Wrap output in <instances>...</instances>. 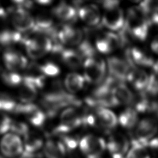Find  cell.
Returning a JSON list of instances; mask_svg holds the SVG:
<instances>
[{"mask_svg":"<svg viewBox=\"0 0 158 158\" xmlns=\"http://www.w3.org/2000/svg\"><path fill=\"white\" fill-rule=\"evenodd\" d=\"M130 143L127 138L121 133H114L110 136L106 143L111 158H124L128 152Z\"/></svg>","mask_w":158,"mask_h":158,"instance_id":"cell-15","label":"cell"},{"mask_svg":"<svg viewBox=\"0 0 158 158\" xmlns=\"http://www.w3.org/2000/svg\"><path fill=\"white\" fill-rule=\"evenodd\" d=\"M36 34L31 38H25L23 43L28 55L34 59L41 58L52 51L53 46L48 37L42 34Z\"/></svg>","mask_w":158,"mask_h":158,"instance_id":"cell-4","label":"cell"},{"mask_svg":"<svg viewBox=\"0 0 158 158\" xmlns=\"http://www.w3.org/2000/svg\"><path fill=\"white\" fill-rule=\"evenodd\" d=\"M13 120L4 114H0V135L7 133L11 129Z\"/></svg>","mask_w":158,"mask_h":158,"instance_id":"cell-35","label":"cell"},{"mask_svg":"<svg viewBox=\"0 0 158 158\" xmlns=\"http://www.w3.org/2000/svg\"><path fill=\"white\" fill-rule=\"evenodd\" d=\"M43 152L47 158H65L66 148L62 141L48 139L45 143Z\"/></svg>","mask_w":158,"mask_h":158,"instance_id":"cell-23","label":"cell"},{"mask_svg":"<svg viewBox=\"0 0 158 158\" xmlns=\"http://www.w3.org/2000/svg\"><path fill=\"white\" fill-rule=\"evenodd\" d=\"M152 70H154L155 72H157L158 73V62H156L154 66L152 68Z\"/></svg>","mask_w":158,"mask_h":158,"instance_id":"cell-41","label":"cell"},{"mask_svg":"<svg viewBox=\"0 0 158 158\" xmlns=\"http://www.w3.org/2000/svg\"><path fill=\"white\" fill-rule=\"evenodd\" d=\"M101 18L102 25L109 31L118 32L125 24V15L119 6L104 10Z\"/></svg>","mask_w":158,"mask_h":158,"instance_id":"cell-6","label":"cell"},{"mask_svg":"<svg viewBox=\"0 0 158 158\" xmlns=\"http://www.w3.org/2000/svg\"><path fill=\"white\" fill-rule=\"evenodd\" d=\"M101 5L104 10L111 9L113 7H115L117 6H119L120 2L118 1H103L101 2Z\"/></svg>","mask_w":158,"mask_h":158,"instance_id":"cell-37","label":"cell"},{"mask_svg":"<svg viewBox=\"0 0 158 158\" xmlns=\"http://www.w3.org/2000/svg\"><path fill=\"white\" fill-rule=\"evenodd\" d=\"M36 2L40 5L46 6V5L50 4L52 2V1H36Z\"/></svg>","mask_w":158,"mask_h":158,"instance_id":"cell-40","label":"cell"},{"mask_svg":"<svg viewBox=\"0 0 158 158\" xmlns=\"http://www.w3.org/2000/svg\"><path fill=\"white\" fill-rule=\"evenodd\" d=\"M13 2L15 4L16 7L27 10L33 6V3L30 1H14Z\"/></svg>","mask_w":158,"mask_h":158,"instance_id":"cell-36","label":"cell"},{"mask_svg":"<svg viewBox=\"0 0 158 158\" xmlns=\"http://www.w3.org/2000/svg\"><path fill=\"white\" fill-rule=\"evenodd\" d=\"M17 103L11 98L7 96H0V111L6 112H15Z\"/></svg>","mask_w":158,"mask_h":158,"instance_id":"cell-31","label":"cell"},{"mask_svg":"<svg viewBox=\"0 0 158 158\" xmlns=\"http://www.w3.org/2000/svg\"><path fill=\"white\" fill-rule=\"evenodd\" d=\"M1 152L6 157L14 158L23 152V144L20 137L12 133L5 134L0 141Z\"/></svg>","mask_w":158,"mask_h":158,"instance_id":"cell-11","label":"cell"},{"mask_svg":"<svg viewBox=\"0 0 158 158\" xmlns=\"http://www.w3.org/2000/svg\"><path fill=\"white\" fill-rule=\"evenodd\" d=\"M1 78L6 85L10 86H17L21 85L23 81V77L14 72L2 73Z\"/></svg>","mask_w":158,"mask_h":158,"instance_id":"cell-30","label":"cell"},{"mask_svg":"<svg viewBox=\"0 0 158 158\" xmlns=\"http://www.w3.org/2000/svg\"><path fill=\"white\" fill-rule=\"evenodd\" d=\"M158 131V121L153 117H146L139 121L136 127V139L144 146H148Z\"/></svg>","mask_w":158,"mask_h":158,"instance_id":"cell-8","label":"cell"},{"mask_svg":"<svg viewBox=\"0 0 158 158\" xmlns=\"http://www.w3.org/2000/svg\"><path fill=\"white\" fill-rule=\"evenodd\" d=\"M118 122L124 128L131 130L138 123V112L131 107L123 110L118 118Z\"/></svg>","mask_w":158,"mask_h":158,"instance_id":"cell-24","label":"cell"},{"mask_svg":"<svg viewBox=\"0 0 158 158\" xmlns=\"http://www.w3.org/2000/svg\"><path fill=\"white\" fill-rule=\"evenodd\" d=\"M62 142L64 144L66 150L73 151L74 150L79 144L80 141L75 136L64 135L62 136Z\"/></svg>","mask_w":158,"mask_h":158,"instance_id":"cell-34","label":"cell"},{"mask_svg":"<svg viewBox=\"0 0 158 158\" xmlns=\"http://www.w3.org/2000/svg\"><path fill=\"white\" fill-rule=\"evenodd\" d=\"M78 107H68L62 110L59 124L52 130L54 135L62 136L83 125L82 111Z\"/></svg>","mask_w":158,"mask_h":158,"instance_id":"cell-3","label":"cell"},{"mask_svg":"<svg viewBox=\"0 0 158 158\" xmlns=\"http://www.w3.org/2000/svg\"><path fill=\"white\" fill-rule=\"evenodd\" d=\"M125 56L126 60L132 67L152 68L156 64L149 54L136 46L127 48L125 51Z\"/></svg>","mask_w":158,"mask_h":158,"instance_id":"cell-13","label":"cell"},{"mask_svg":"<svg viewBox=\"0 0 158 158\" xmlns=\"http://www.w3.org/2000/svg\"><path fill=\"white\" fill-rule=\"evenodd\" d=\"M10 130L17 135H22L25 136L29 132L28 126L23 122L13 121L11 126Z\"/></svg>","mask_w":158,"mask_h":158,"instance_id":"cell-33","label":"cell"},{"mask_svg":"<svg viewBox=\"0 0 158 158\" xmlns=\"http://www.w3.org/2000/svg\"><path fill=\"white\" fill-rule=\"evenodd\" d=\"M83 67L85 81L90 84L99 85L106 77V63L98 54L85 59Z\"/></svg>","mask_w":158,"mask_h":158,"instance_id":"cell-2","label":"cell"},{"mask_svg":"<svg viewBox=\"0 0 158 158\" xmlns=\"http://www.w3.org/2000/svg\"><path fill=\"white\" fill-rule=\"evenodd\" d=\"M25 37L17 31L4 30L0 31V46L10 47L17 43L23 44Z\"/></svg>","mask_w":158,"mask_h":158,"instance_id":"cell-25","label":"cell"},{"mask_svg":"<svg viewBox=\"0 0 158 158\" xmlns=\"http://www.w3.org/2000/svg\"><path fill=\"white\" fill-rule=\"evenodd\" d=\"M52 14L60 20L67 23L74 22L78 16L77 10L74 6L62 2L55 6Z\"/></svg>","mask_w":158,"mask_h":158,"instance_id":"cell-19","label":"cell"},{"mask_svg":"<svg viewBox=\"0 0 158 158\" xmlns=\"http://www.w3.org/2000/svg\"><path fill=\"white\" fill-rule=\"evenodd\" d=\"M149 75L139 67H132L128 77V81L138 92L144 91L149 83Z\"/></svg>","mask_w":158,"mask_h":158,"instance_id":"cell-18","label":"cell"},{"mask_svg":"<svg viewBox=\"0 0 158 158\" xmlns=\"http://www.w3.org/2000/svg\"><path fill=\"white\" fill-rule=\"evenodd\" d=\"M85 81L83 75L78 73L72 72L69 73L65 77L64 86L68 93L73 94L79 92L83 88Z\"/></svg>","mask_w":158,"mask_h":158,"instance_id":"cell-22","label":"cell"},{"mask_svg":"<svg viewBox=\"0 0 158 158\" xmlns=\"http://www.w3.org/2000/svg\"><path fill=\"white\" fill-rule=\"evenodd\" d=\"M11 22L20 33L33 30L35 24V19L27 10L17 7L12 10Z\"/></svg>","mask_w":158,"mask_h":158,"instance_id":"cell-14","label":"cell"},{"mask_svg":"<svg viewBox=\"0 0 158 158\" xmlns=\"http://www.w3.org/2000/svg\"><path fill=\"white\" fill-rule=\"evenodd\" d=\"M41 70L45 76L55 77L60 73V69L56 64L49 62L40 65Z\"/></svg>","mask_w":158,"mask_h":158,"instance_id":"cell-32","label":"cell"},{"mask_svg":"<svg viewBox=\"0 0 158 158\" xmlns=\"http://www.w3.org/2000/svg\"><path fill=\"white\" fill-rule=\"evenodd\" d=\"M58 39L62 45L78 46L85 38V33L80 28L64 24L58 28Z\"/></svg>","mask_w":158,"mask_h":158,"instance_id":"cell-9","label":"cell"},{"mask_svg":"<svg viewBox=\"0 0 158 158\" xmlns=\"http://www.w3.org/2000/svg\"><path fill=\"white\" fill-rule=\"evenodd\" d=\"M27 117L30 123L36 127H43L48 118L45 112L41 110L40 109L32 112Z\"/></svg>","mask_w":158,"mask_h":158,"instance_id":"cell-29","label":"cell"},{"mask_svg":"<svg viewBox=\"0 0 158 158\" xmlns=\"http://www.w3.org/2000/svg\"><path fill=\"white\" fill-rule=\"evenodd\" d=\"M99 128L104 130H111L118 124V118L109 109L94 107Z\"/></svg>","mask_w":158,"mask_h":158,"instance_id":"cell-16","label":"cell"},{"mask_svg":"<svg viewBox=\"0 0 158 158\" xmlns=\"http://www.w3.org/2000/svg\"><path fill=\"white\" fill-rule=\"evenodd\" d=\"M83 2H75L78 7V16L85 24L89 27H96L101 21L102 16L99 7L94 4H81Z\"/></svg>","mask_w":158,"mask_h":158,"instance_id":"cell-12","label":"cell"},{"mask_svg":"<svg viewBox=\"0 0 158 158\" xmlns=\"http://www.w3.org/2000/svg\"><path fill=\"white\" fill-rule=\"evenodd\" d=\"M106 65L110 76L120 82L127 81L131 66L126 59L110 56L107 59Z\"/></svg>","mask_w":158,"mask_h":158,"instance_id":"cell-10","label":"cell"},{"mask_svg":"<svg viewBox=\"0 0 158 158\" xmlns=\"http://www.w3.org/2000/svg\"><path fill=\"white\" fill-rule=\"evenodd\" d=\"M79 147L86 158H101L106 148V143L102 138L88 135L80 139Z\"/></svg>","mask_w":158,"mask_h":158,"instance_id":"cell-5","label":"cell"},{"mask_svg":"<svg viewBox=\"0 0 158 158\" xmlns=\"http://www.w3.org/2000/svg\"><path fill=\"white\" fill-rule=\"evenodd\" d=\"M59 56L62 62L71 69H78L83 66L84 59L77 49L64 48Z\"/></svg>","mask_w":158,"mask_h":158,"instance_id":"cell-20","label":"cell"},{"mask_svg":"<svg viewBox=\"0 0 158 158\" xmlns=\"http://www.w3.org/2000/svg\"><path fill=\"white\" fill-rule=\"evenodd\" d=\"M3 61L7 69L14 72L25 69L28 64L24 56L12 49L7 50L4 53Z\"/></svg>","mask_w":158,"mask_h":158,"instance_id":"cell-17","label":"cell"},{"mask_svg":"<svg viewBox=\"0 0 158 158\" xmlns=\"http://www.w3.org/2000/svg\"><path fill=\"white\" fill-rule=\"evenodd\" d=\"M37 88L30 83L23 80L19 91V97L23 103H31L37 96Z\"/></svg>","mask_w":158,"mask_h":158,"instance_id":"cell-27","label":"cell"},{"mask_svg":"<svg viewBox=\"0 0 158 158\" xmlns=\"http://www.w3.org/2000/svg\"><path fill=\"white\" fill-rule=\"evenodd\" d=\"M150 23L142 9L138 6L131 7L125 15V28L133 39L139 41L146 40L149 30Z\"/></svg>","mask_w":158,"mask_h":158,"instance_id":"cell-1","label":"cell"},{"mask_svg":"<svg viewBox=\"0 0 158 158\" xmlns=\"http://www.w3.org/2000/svg\"><path fill=\"white\" fill-rule=\"evenodd\" d=\"M94 47L97 51L103 54H109L122 47L118 34L112 31H106L98 35L95 40Z\"/></svg>","mask_w":158,"mask_h":158,"instance_id":"cell-7","label":"cell"},{"mask_svg":"<svg viewBox=\"0 0 158 158\" xmlns=\"http://www.w3.org/2000/svg\"><path fill=\"white\" fill-rule=\"evenodd\" d=\"M151 48L152 51L158 55V35L154 37L151 43Z\"/></svg>","mask_w":158,"mask_h":158,"instance_id":"cell-39","label":"cell"},{"mask_svg":"<svg viewBox=\"0 0 158 158\" xmlns=\"http://www.w3.org/2000/svg\"><path fill=\"white\" fill-rule=\"evenodd\" d=\"M112 94L118 104L131 105L134 94L124 83L118 81L112 89Z\"/></svg>","mask_w":158,"mask_h":158,"instance_id":"cell-21","label":"cell"},{"mask_svg":"<svg viewBox=\"0 0 158 158\" xmlns=\"http://www.w3.org/2000/svg\"><path fill=\"white\" fill-rule=\"evenodd\" d=\"M24 152L30 154H35L43 146V139L36 133L30 131L24 136Z\"/></svg>","mask_w":158,"mask_h":158,"instance_id":"cell-26","label":"cell"},{"mask_svg":"<svg viewBox=\"0 0 158 158\" xmlns=\"http://www.w3.org/2000/svg\"><path fill=\"white\" fill-rule=\"evenodd\" d=\"M127 158H149L146 146L136 139L131 141V145L127 154Z\"/></svg>","mask_w":158,"mask_h":158,"instance_id":"cell-28","label":"cell"},{"mask_svg":"<svg viewBox=\"0 0 158 158\" xmlns=\"http://www.w3.org/2000/svg\"><path fill=\"white\" fill-rule=\"evenodd\" d=\"M148 146L154 154L158 156V138H152L149 142Z\"/></svg>","mask_w":158,"mask_h":158,"instance_id":"cell-38","label":"cell"}]
</instances>
